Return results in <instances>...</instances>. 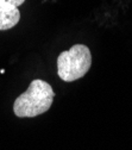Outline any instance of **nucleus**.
I'll return each instance as SVG.
<instances>
[{
    "mask_svg": "<svg viewBox=\"0 0 132 150\" xmlns=\"http://www.w3.org/2000/svg\"><path fill=\"white\" fill-rule=\"evenodd\" d=\"M55 92L44 80L31 81L28 89L13 104V112L19 118H32L47 112L52 105Z\"/></svg>",
    "mask_w": 132,
    "mask_h": 150,
    "instance_id": "1",
    "label": "nucleus"
},
{
    "mask_svg": "<svg viewBox=\"0 0 132 150\" xmlns=\"http://www.w3.org/2000/svg\"><path fill=\"white\" fill-rule=\"evenodd\" d=\"M92 66V54L88 47L75 44L69 50L62 51L57 57V74L66 81L71 82L83 78Z\"/></svg>",
    "mask_w": 132,
    "mask_h": 150,
    "instance_id": "2",
    "label": "nucleus"
},
{
    "mask_svg": "<svg viewBox=\"0 0 132 150\" xmlns=\"http://www.w3.org/2000/svg\"><path fill=\"white\" fill-rule=\"evenodd\" d=\"M19 8L4 0H0V31L12 29L19 23Z\"/></svg>",
    "mask_w": 132,
    "mask_h": 150,
    "instance_id": "3",
    "label": "nucleus"
},
{
    "mask_svg": "<svg viewBox=\"0 0 132 150\" xmlns=\"http://www.w3.org/2000/svg\"><path fill=\"white\" fill-rule=\"evenodd\" d=\"M4 1H6V3H10V4H12V5H14V6H17V7H19L25 0H4Z\"/></svg>",
    "mask_w": 132,
    "mask_h": 150,
    "instance_id": "4",
    "label": "nucleus"
}]
</instances>
